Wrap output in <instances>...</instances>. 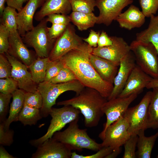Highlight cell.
Returning <instances> with one entry per match:
<instances>
[{
  "mask_svg": "<svg viewBox=\"0 0 158 158\" xmlns=\"http://www.w3.org/2000/svg\"><path fill=\"white\" fill-rule=\"evenodd\" d=\"M93 48L87 43L81 48L71 50L60 59L85 87L96 90L107 99L112 92L114 85L102 79L91 63L90 58Z\"/></svg>",
  "mask_w": 158,
  "mask_h": 158,
  "instance_id": "cell-1",
  "label": "cell"
},
{
  "mask_svg": "<svg viewBox=\"0 0 158 158\" xmlns=\"http://www.w3.org/2000/svg\"><path fill=\"white\" fill-rule=\"evenodd\" d=\"M107 100L96 90L85 87L74 97L59 102L57 104L71 105L79 110L84 117L85 126L91 128L98 125L104 114L102 106Z\"/></svg>",
  "mask_w": 158,
  "mask_h": 158,
  "instance_id": "cell-2",
  "label": "cell"
},
{
  "mask_svg": "<svg viewBox=\"0 0 158 158\" xmlns=\"http://www.w3.org/2000/svg\"><path fill=\"white\" fill-rule=\"evenodd\" d=\"M79 118L69 123L68 127L62 131L55 133L52 137L68 146L71 150L81 151L83 149L97 151L102 147V143H98L90 138L86 129L79 128Z\"/></svg>",
  "mask_w": 158,
  "mask_h": 158,
  "instance_id": "cell-3",
  "label": "cell"
},
{
  "mask_svg": "<svg viewBox=\"0 0 158 158\" xmlns=\"http://www.w3.org/2000/svg\"><path fill=\"white\" fill-rule=\"evenodd\" d=\"M85 87L78 80L57 84L44 81L39 84L37 90L41 94L43 100L42 106L40 109L42 117L46 118L49 115L51 108L56 104V99L61 94L71 91L78 94Z\"/></svg>",
  "mask_w": 158,
  "mask_h": 158,
  "instance_id": "cell-4",
  "label": "cell"
},
{
  "mask_svg": "<svg viewBox=\"0 0 158 158\" xmlns=\"http://www.w3.org/2000/svg\"><path fill=\"white\" fill-rule=\"evenodd\" d=\"M130 46L137 65L153 78H158V54L154 46L135 40Z\"/></svg>",
  "mask_w": 158,
  "mask_h": 158,
  "instance_id": "cell-5",
  "label": "cell"
},
{
  "mask_svg": "<svg viewBox=\"0 0 158 158\" xmlns=\"http://www.w3.org/2000/svg\"><path fill=\"white\" fill-rule=\"evenodd\" d=\"M80 113L79 110L71 105L63 106L59 108L52 107L49 112L51 119L47 132L38 139L30 140V144L37 147L46 140L51 138L55 133L60 131L66 124L79 118Z\"/></svg>",
  "mask_w": 158,
  "mask_h": 158,
  "instance_id": "cell-6",
  "label": "cell"
},
{
  "mask_svg": "<svg viewBox=\"0 0 158 158\" xmlns=\"http://www.w3.org/2000/svg\"><path fill=\"white\" fill-rule=\"evenodd\" d=\"M47 22L44 18L23 37L24 42L33 48L36 55L41 58L49 57L56 41L49 36Z\"/></svg>",
  "mask_w": 158,
  "mask_h": 158,
  "instance_id": "cell-7",
  "label": "cell"
},
{
  "mask_svg": "<svg viewBox=\"0 0 158 158\" xmlns=\"http://www.w3.org/2000/svg\"><path fill=\"white\" fill-rule=\"evenodd\" d=\"M75 33L74 26L67 25L63 32L56 40L48 57L49 60L60 59L71 50L81 48L86 44Z\"/></svg>",
  "mask_w": 158,
  "mask_h": 158,
  "instance_id": "cell-8",
  "label": "cell"
},
{
  "mask_svg": "<svg viewBox=\"0 0 158 158\" xmlns=\"http://www.w3.org/2000/svg\"><path fill=\"white\" fill-rule=\"evenodd\" d=\"M152 95V91L147 92L139 104L128 108L125 114L128 123V131L131 135H137L140 130L147 129L148 108Z\"/></svg>",
  "mask_w": 158,
  "mask_h": 158,
  "instance_id": "cell-9",
  "label": "cell"
},
{
  "mask_svg": "<svg viewBox=\"0 0 158 158\" xmlns=\"http://www.w3.org/2000/svg\"><path fill=\"white\" fill-rule=\"evenodd\" d=\"M127 120L124 116L109 126L101 139L102 147H110L113 150L123 145L131 135Z\"/></svg>",
  "mask_w": 158,
  "mask_h": 158,
  "instance_id": "cell-10",
  "label": "cell"
},
{
  "mask_svg": "<svg viewBox=\"0 0 158 158\" xmlns=\"http://www.w3.org/2000/svg\"><path fill=\"white\" fill-rule=\"evenodd\" d=\"M138 95L135 93L127 97H118L108 100L104 104L102 110L106 116L107 121L104 129L99 135L100 139L109 126L124 116L129 105Z\"/></svg>",
  "mask_w": 158,
  "mask_h": 158,
  "instance_id": "cell-11",
  "label": "cell"
},
{
  "mask_svg": "<svg viewBox=\"0 0 158 158\" xmlns=\"http://www.w3.org/2000/svg\"><path fill=\"white\" fill-rule=\"evenodd\" d=\"M112 45L93 48L92 54L107 59L119 66L121 59L130 51V45L122 37L110 36Z\"/></svg>",
  "mask_w": 158,
  "mask_h": 158,
  "instance_id": "cell-12",
  "label": "cell"
},
{
  "mask_svg": "<svg viewBox=\"0 0 158 158\" xmlns=\"http://www.w3.org/2000/svg\"><path fill=\"white\" fill-rule=\"evenodd\" d=\"M96 6L99 11L96 24H103L107 26L121 13L122 10L133 2V0H96Z\"/></svg>",
  "mask_w": 158,
  "mask_h": 158,
  "instance_id": "cell-13",
  "label": "cell"
},
{
  "mask_svg": "<svg viewBox=\"0 0 158 158\" xmlns=\"http://www.w3.org/2000/svg\"><path fill=\"white\" fill-rule=\"evenodd\" d=\"M4 54L12 66L11 77L17 82L18 87L26 92L37 90L38 86L32 80L28 66L7 52Z\"/></svg>",
  "mask_w": 158,
  "mask_h": 158,
  "instance_id": "cell-14",
  "label": "cell"
},
{
  "mask_svg": "<svg viewBox=\"0 0 158 158\" xmlns=\"http://www.w3.org/2000/svg\"><path fill=\"white\" fill-rule=\"evenodd\" d=\"M37 148L31 158H71L72 150L70 147L52 137L46 140Z\"/></svg>",
  "mask_w": 158,
  "mask_h": 158,
  "instance_id": "cell-15",
  "label": "cell"
},
{
  "mask_svg": "<svg viewBox=\"0 0 158 158\" xmlns=\"http://www.w3.org/2000/svg\"><path fill=\"white\" fill-rule=\"evenodd\" d=\"M134 55L131 51L121 60L114 81V87L107 100L116 98L123 90L132 70L136 65Z\"/></svg>",
  "mask_w": 158,
  "mask_h": 158,
  "instance_id": "cell-16",
  "label": "cell"
},
{
  "mask_svg": "<svg viewBox=\"0 0 158 158\" xmlns=\"http://www.w3.org/2000/svg\"><path fill=\"white\" fill-rule=\"evenodd\" d=\"M152 79L138 65H136L130 73L123 90L118 97H127L135 93L138 94L146 87Z\"/></svg>",
  "mask_w": 158,
  "mask_h": 158,
  "instance_id": "cell-17",
  "label": "cell"
},
{
  "mask_svg": "<svg viewBox=\"0 0 158 158\" xmlns=\"http://www.w3.org/2000/svg\"><path fill=\"white\" fill-rule=\"evenodd\" d=\"M18 31L10 33L7 52L28 67L36 59L33 53L25 44Z\"/></svg>",
  "mask_w": 158,
  "mask_h": 158,
  "instance_id": "cell-18",
  "label": "cell"
},
{
  "mask_svg": "<svg viewBox=\"0 0 158 158\" xmlns=\"http://www.w3.org/2000/svg\"><path fill=\"white\" fill-rule=\"evenodd\" d=\"M45 0H29L25 6L18 12V31L22 37L34 27L33 24V18L35 12Z\"/></svg>",
  "mask_w": 158,
  "mask_h": 158,
  "instance_id": "cell-19",
  "label": "cell"
},
{
  "mask_svg": "<svg viewBox=\"0 0 158 158\" xmlns=\"http://www.w3.org/2000/svg\"><path fill=\"white\" fill-rule=\"evenodd\" d=\"M145 16L136 6L131 4L117 17L116 20L120 27L128 30L141 27L145 23Z\"/></svg>",
  "mask_w": 158,
  "mask_h": 158,
  "instance_id": "cell-20",
  "label": "cell"
},
{
  "mask_svg": "<svg viewBox=\"0 0 158 158\" xmlns=\"http://www.w3.org/2000/svg\"><path fill=\"white\" fill-rule=\"evenodd\" d=\"M72 11L69 0H45L40 10L35 14L34 18L40 21L52 14L67 15Z\"/></svg>",
  "mask_w": 158,
  "mask_h": 158,
  "instance_id": "cell-21",
  "label": "cell"
},
{
  "mask_svg": "<svg viewBox=\"0 0 158 158\" xmlns=\"http://www.w3.org/2000/svg\"><path fill=\"white\" fill-rule=\"evenodd\" d=\"M90 59L91 63L101 77L105 80L113 84L119 66L107 59L92 54L90 55Z\"/></svg>",
  "mask_w": 158,
  "mask_h": 158,
  "instance_id": "cell-22",
  "label": "cell"
},
{
  "mask_svg": "<svg viewBox=\"0 0 158 158\" xmlns=\"http://www.w3.org/2000/svg\"><path fill=\"white\" fill-rule=\"evenodd\" d=\"M144 129L140 130L138 133V140L136 152L138 158H150L152 150L158 137V131L149 137L145 136Z\"/></svg>",
  "mask_w": 158,
  "mask_h": 158,
  "instance_id": "cell-23",
  "label": "cell"
},
{
  "mask_svg": "<svg viewBox=\"0 0 158 158\" xmlns=\"http://www.w3.org/2000/svg\"><path fill=\"white\" fill-rule=\"evenodd\" d=\"M25 92L21 89H17L12 94L13 98L9 111V115L4 123V128L9 129L12 123L18 121L19 114L24 103Z\"/></svg>",
  "mask_w": 158,
  "mask_h": 158,
  "instance_id": "cell-24",
  "label": "cell"
},
{
  "mask_svg": "<svg viewBox=\"0 0 158 158\" xmlns=\"http://www.w3.org/2000/svg\"><path fill=\"white\" fill-rule=\"evenodd\" d=\"M147 28L136 34V40L150 42L154 46L158 44V14L151 15Z\"/></svg>",
  "mask_w": 158,
  "mask_h": 158,
  "instance_id": "cell-25",
  "label": "cell"
},
{
  "mask_svg": "<svg viewBox=\"0 0 158 158\" xmlns=\"http://www.w3.org/2000/svg\"><path fill=\"white\" fill-rule=\"evenodd\" d=\"M69 16L71 22L80 31L93 27L97 20V17L93 12L86 13L72 11Z\"/></svg>",
  "mask_w": 158,
  "mask_h": 158,
  "instance_id": "cell-26",
  "label": "cell"
},
{
  "mask_svg": "<svg viewBox=\"0 0 158 158\" xmlns=\"http://www.w3.org/2000/svg\"><path fill=\"white\" fill-rule=\"evenodd\" d=\"M49 57H38L28 67L32 80L39 84L44 81Z\"/></svg>",
  "mask_w": 158,
  "mask_h": 158,
  "instance_id": "cell-27",
  "label": "cell"
},
{
  "mask_svg": "<svg viewBox=\"0 0 158 158\" xmlns=\"http://www.w3.org/2000/svg\"><path fill=\"white\" fill-rule=\"evenodd\" d=\"M148 111L147 129L158 128V87L153 89Z\"/></svg>",
  "mask_w": 158,
  "mask_h": 158,
  "instance_id": "cell-28",
  "label": "cell"
},
{
  "mask_svg": "<svg viewBox=\"0 0 158 158\" xmlns=\"http://www.w3.org/2000/svg\"><path fill=\"white\" fill-rule=\"evenodd\" d=\"M42 118L40 109L23 105L19 114L18 121L24 126L35 125Z\"/></svg>",
  "mask_w": 158,
  "mask_h": 158,
  "instance_id": "cell-29",
  "label": "cell"
},
{
  "mask_svg": "<svg viewBox=\"0 0 158 158\" xmlns=\"http://www.w3.org/2000/svg\"><path fill=\"white\" fill-rule=\"evenodd\" d=\"M16 9L7 6L5 7L1 16L0 22L10 32H13L18 31V14Z\"/></svg>",
  "mask_w": 158,
  "mask_h": 158,
  "instance_id": "cell-30",
  "label": "cell"
},
{
  "mask_svg": "<svg viewBox=\"0 0 158 158\" xmlns=\"http://www.w3.org/2000/svg\"><path fill=\"white\" fill-rule=\"evenodd\" d=\"M72 11L89 13L96 6V0H69Z\"/></svg>",
  "mask_w": 158,
  "mask_h": 158,
  "instance_id": "cell-31",
  "label": "cell"
},
{
  "mask_svg": "<svg viewBox=\"0 0 158 158\" xmlns=\"http://www.w3.org/2000/svg\"><path fill=\"white\" fill-rule=\"evenodd\" d=\"M43 103L42 96L38 90L32 92H25L24 105L40 109L42 106Z\"/></svg>",
  "mask_w": 158,
  "mask_h": 158,
  "instance_id": "cell-32",
  "label": "cell"
},
{
  "mask_svg": "<svg viewBox=\"0 0 158 158\" xmlns=\"http://www.w3.org/2000/svg\"><path fill=\"white\" fill-rule=\"evenodd\" d=\"M75 80H77L75 74L69 68L65 66L56 76L48 82L51 84H57Z\"/></svg>",
  "mask_w": 158,
  "mask_h": 158,
  "instance_id": "cell-33",
  "label": "cell"
},
{
  "mask_svg": "<svg viewBox=\"0 0 158 158\" xmlns=\"http://www.w3.org/2000/svg\"><path fill=\"white\" fill-rule=\"evenodd\" d=\"M62 61L60 59L48 61L47 66L45 81H48L56 76L65 66Z\"/></svg>",
  "mask_w": 158,
  "mask_h": 158,
  "instance_id": "cell-34",
  "label": "cell"
},
{
  "mask_svg": "<svg viewBox=\"0 0 158 158\" xmlns=\"http://www.w3.org/2000/svg\"><path fill=\"white\" fill-rule=\"evenodd\" d=\"M139 3L146 17L155 15L158 10V0H139Z\"/></svg>",
  "mask_w": 158,
  "mask_h": 158,
  "instance_id": "cell-35",
  "label": "cell"
},
{
  "mask_svg": "<svg viewBox=\"0 0 158 158\" xmlns=\"http://www.w3.org/2000/svg\"><path fill=\"white\" fill-rule=\"evenodd\" d=\"M138 135H131L130 138L124 144V152L122 158L136 157L135 150L138 140Z\"/></svg>",
  "mask_w": 158,
  "mask_h": 158,
  "instance_id": "cell-36",
  "label": "cell"
},
{
  "mask_svg": "<svg viewBox=\"0 0 158 158\" xmlns=\"http://www.w3.org/2000/svg\"><path fill=\"white\" fill-rule=\"evenodd\" d=\"M18 87L17 82L12 77L1 78L0 92L4 94H12Z\"/></svg>",
  "mask_w": 158,
  "mask_h": 158,
  "instance_id": "cell-37",
  "label": "cell"
},
{
  "mask_svg": "<svg viewBox=\"0 0 158 158\" xmlns=\"http://www.w3.org/2000/svg\"><path fill=\"white\" fill-rule=\"evenodd\" d=\"M11 94H4L0 93V123H4L6 120L8 106Z\"/></svg>",
  "mask_w": 158,
  "mask_h": 158,
  "instance_id": "cell-38",
  "label": "cell"
},
{
  "mask_svg": "<svg viewBox=\"0 0 158 158\" xmlns=\"http://www.w3.org/2000/svg\"><path fill=\"white\" fill-rule=\"evenodd\" d=\"M14 132L12 129H5L4 123H0V144L3 146H10L13 143Z\"/></svg>",
  "mask_w": 158,
  "mask_h": 158,
  "instance_id": "cell-39",
  "label": "cell"
},
{
  "mask_svg": "<svg viewBox=\"0 0 158 158\" xmlns=\"http://www.w3.org/2000/svg\"><path fill=\"white\" fill-rule=\"evenodd\" d=\"M10 32L3 25H0V54L8 52L9 47Z\"/></svg>",
  "mask_w": 158,
  "mask_h": 158,
  "instance_id": "cell-40",
  "label": "cell"
},
{
  "mask_svg": "<svg viewBox=\"0 0 158 158\" xmlns=\"http://www.w3.org/2000/svg\"><path fill=\"white\" fill-rule=\"evenodd\" d=\"M12 67L4 54H0V78H4L11 76Z\"/></svg>",
  "mask_w": 158,
  "mask_h": 158,
  "instance_id": "cell-41",
  "label": "cell"
},
{
  "mask_svg": "<svg viewBox=\"0 0 158 158\" xmlns=\"http://www.w3.org/2000/svg\"><path fill=\"white\" fill-rule=\"evenodd\" d=\"M113 150L110 147H102L96 153L84 156L77 154L75 152H72L71 158H105Z\"/></svg>",
  "mask_w": 158,
  "mask_h": 158,
  "instance_id": "cell-42",
  "label": "cell"
},
{
  "mask_svg": "<svg viewBox=\"0 0 158 158\" xmlns=\"http://www.w3.org/2000/svg\"><path fill=\"white\" fill-rule=\"evenodd\" d=\"M47 21L52 24L68 25L71 22L69 16L60 14H52L47 16Z\"/></svg>",
  "mask_w": 158,
  "mask_h": 158,
  "instance_id": "cell-43",
  "label": "cell"
},
{
  "mask_svg": "<svg viewBox=\"0 0 158 158\" xmlns=\"http://www.w3.org/2000/svg\"><path fill=\"white\" fill-rule=\"evenodd\" d=\"M67 25L52 24L51 27H48V31L50 38L56 40L64 31Z\"/></svg>",
  "mask_w": 158,
  "mask_h": 158,
  "instance_id": "cell-44",
  "label": "cell"
},
{
  "mask_svg": "<svg viewBox=\"0 0 158 158\" xmlns=\"http://www.w3.org/2000/svg\"><path fill=\"white\" fill-rule=\"evenodd\" d=\"M100 33L99 32H96L93 30H91L88 37L83 39V40L93 48L97 47V43Z\"/></svg>",
  "mask_w": 158,
  "mask_h": 158,
  "instance_id": "cell-45",
  "label": "cell"
},
{
  "mask_svg": "<svg viewBox=\"0 0 158 158\" xmlns=\"http://www.w3.org/2000/svg\"><path fill=\"white\" fill-rule=\"evenodd\" d=\"M113 41L110 36H108L106 32L102 31L100 33L98 43L97 47H102L112 45Z\"/></svg>",
  "mask_w": 158,
  "mask_h": 158,
  "instance_id": "cell-46",
  "label": "cell"
},
{
  "mask_svg": "<svg viewBox=\"0 0 158 158\" xmlns=\"http://www.w3.org/2000/svg\"><path fill=\"white\" fill-rule=\"evenodd\" d=\"M28 0H6L7 6L14 8L18 12L20 11L23 8L24 3Z\"/></svg>",
  "mask_w": 158,
  "mask_h": 158,
  "instance_id": "cell-47",
  "label": "cell"
},
{
  "mask_svg": "<svg viewBox=\"0 0 158 158\" xmlns=\"http://www.w3.org/2000/svg\"><path fill=\"white\" fill-rule=\"evenodd\" d=\"M4 146L0 145V158H15L14 157L9 154L5 150Z\"/></svg>",
  "mask_w": 158,
  "mask_h": 158,
  "instance_id": "cell-48",
  "label": "cell"
},
{
  "mask_svg": "<svg viewBox=\"0 0 158 158\" xmlns=\"http://www.w3.org/2000/svg\"><path fill=\"white\" fill-rule=\"evenodd\" d=\"M121 147L118 148L113 151L107 155L105 158H115L116 157L121 153Z\"/></svg>",
  "mask_w": 158,
  "mask_h": 158,
  "instance_id": "cell-49",
  "label": "cell"
},
{
  "mask_svg": "<svg viewBox=\"0 0 158 158\" xmlns=\"http://www.w3.org/2000/svg\"><path fill=\"white\" fill-rule=\"evenodd\" d=\"M155 87H158V78H153L146 87L147 89H153Z\"/></svg>",
  "mask_w": 158,
  "mask_h": 158,
  "instance_id": "cell-50",
  "label": "cell"
},
{
  "mask_svg": "<svg viewBox=\"0 0 158 158\" xmlns=\"http://www.w3.org/2000/svg\"><path fill=\"white\" fill-rule=\"evenodd\" d=\"M6 0H0V16L2 15L6 7L5 6V3Z\"/></svg>",
  "mask_w": 158,
  "mask_h": 158,
  "instance_id": "cell-51",
  "label": "cell"
},
{
  "mask_svg": "<svg viewBox=\"0 0 158 158\" xmlns=\"http://www.w3.org/2000/svg\"><path fill=\"white\" fill-rule=\"evenodd\" d=\"M158 54V44L155 46Z\"/></svg>",
  "mask_w": 158,
  "mask_h": 158,
  "instance_id": "cell-52",
  "label": "cell"
},
{
  "mask_svg": "<svg viewBox=\"0 0 158 158\" xmlns=\"http://www.w3.org/2000/svg\"><path fill=\"white\" fill-rule=\"evenodd\" d=\"M157 158H158V154H157Z\"/></svg>",
  "mask_w": 158,
  "mask_h": 158,
  "instance_id": "cell-53",
  "label": "cell"
}]
</instances>
